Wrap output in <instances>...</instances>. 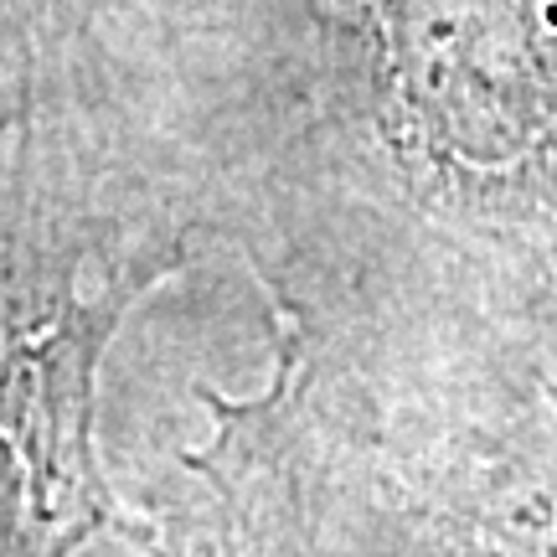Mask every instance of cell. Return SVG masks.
<instances>
[{"label": "cell", "instance_id": "cell-1", "mask_svg": "<svg viewBox=\"0 0 557 557\" xmlns=\"http://www.w3.org/2000/svg\"><path fill=\"white\" fill-rule=\"evenodd\" d=\"M485 557H557V480L506 491L475 517Z\"/></svg>", "mask_w": 557, "mask_h": 557}]
</instances>
